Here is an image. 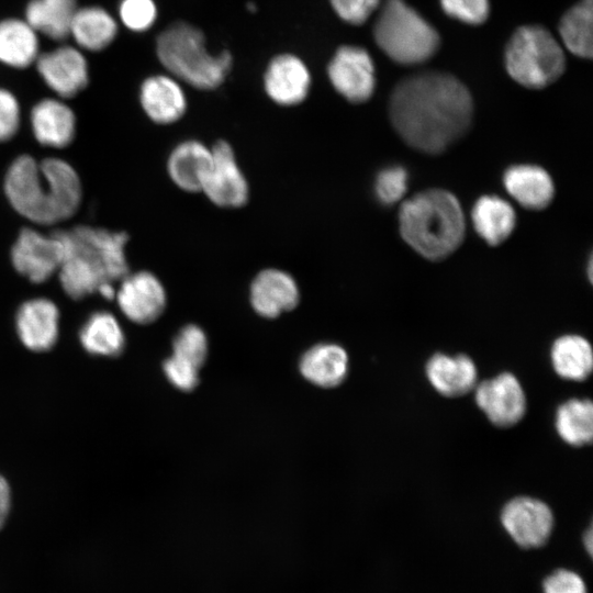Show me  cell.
Instances as JSON below:
<instances>
[{"instance_id": "38", "label": "cell", "mask_w": 593, "mask_h": 593, "mask_svg": "<svg viewBox=\"0 0 593 593\" xmlns=\"http://www.w3.org/2000/svg\"><path fill=\"white\" fill-rule=\"evenodd\" d=\"M20 125V105L12 92L0 88V142L12 138Z\"/></svg>"}, {"instance_id": "14", "label": "cell", "mask_w": 593, "mask_h": 593, "mask_svg": "<svg viewBox=\"0 0 593 593\" xmlns=\"http://www.w3.org/2000/svg\"><path fill=\"white\" fill-rule=\"evenodd\" d=\"M45 83L61 98L82 91L89 80L88 64L81 52L72 46H60L45 52L35 60Z\"/></svg>"}, {"instance_id": "15", "label": "cell", "mask_w": 593, "mask_h": 593, "mask_svg": "<svg viewBox=\"0 0 593 593\" xmlns=\"http://www.w3.org/2000/svg\"><path fill=\"white\" fill-rule=\"evenodd\" d=\"M311 72L296 55L284 53L275 56L264 75V89L277 104L292 107L303 102L311 88Z\"/></svg>"}, {"instance_id": "21", "label": "cell", "mask_w": 593, "mask_h": 593, "mask_svg": "<svg viewBox=\"0 0 593 593\" xmlns=\"http://www.w3.org/2000/svg\"><path fill=\"white\" fill-rule=\"evenodd\" d=\"M31 125L40 144L63 148L75 137L76 116L66 103L56 99H43L32 109Z\"/></svg>"}, {"instance_id": "32", "label": "cell", "mask_w": 593, "mask_h": 593, "mask_svg": "<svg viewBox=\"0 0 593 593\" xmlns=\"http://www.w3.org/2000/svg\"><path fill=\"white\" fill-rule=\"evenodd\" d=\"M172 348V356L200 369L208 355L206 336L199 326L187 325L175 337Z\"/></svg>"}, {"instance_id": "33", "label": "cell", "mask_w": 593, "mask_h": 593, "mask_svg": "<svg viewBox=\"0 0 593 593\" xmlns=\"http://www.w3.org/2000/svg\"><path fill=\"white\" fill-rule=\"evenodd\" d=\"M407 190V172L401 166L382 169L374 181V192L383 204H394L403 199Z\"/></svg>"}, {"instance_id": "27", "label": "cell", "mask_w": 593, "mask_h": 593, "mask_svg": "<svg viewBox=\"0 0 593 593\" xmlns=\"http://www.w3.org/2000/svg\"><path fill=\"white\" fill-rule=\"evenodd\" d=\"M77 9L76 0H30L25 9V21L37 33L63 41L70 35Z\"/></svg>"}, {"instance_id": "8", "label": "cell", "mask_w": 593, "mask_h": 593, "mask_svg": "<svg viewBox=\"0 0 593 593\" xmlns=\"http://www.w3.org/2000/svg\"><path fill=\"white\" fill-rule=\"evenodd\" d=\"M334 89L353 103L369 100L376 88L374 64L370 54L360 46L343 45L327 66Z\"/></svg>"}, {"instance_id": "16", "label": "cell", "mask_w": 593, "mask_h": 593, "mask_svg": "<svg viewBox=\"0 0 593 593\" xmlns=\"http://www.w3.org/2000/svg\"><path fill=\"white\" fill-rule=\"evenodd\" d=\"M58 307L49 299L25 301L15 316L18 336L30 350H49L58 337Z\"/></svg>"}, {"instance_id": "7", "label": "cell", "mask_w": 593, "mask_h": 593, "mask_svg": "<svg viewBox=\"0 0 593 593\" xmlns=\"http://www.w3.org/2000/svg\"><path fill=\"white\" fill-rule=\"evenodd\" d=\"M505 66L513 80L529 89H542L564 71L566 57L553 35L540 25L518 27L505 48Z\"/></svg>"}, {"instance_id": "26", "label": "cell", "mask_w": 593, "mask_h": 593, "mask_svg": "<svg viewBox=\"0 0 593 593\" xmlns=\"http://www.w3.org/2000/svg\"><path fill=\"white\" fill-rule=\"evenodd\" d=\"M116 33V21L100 7L77 9L70 26V35L78 46L91 52L108 47Z\"/></svg>"}, {"instance_id": "34", "label": "cell", "mask_w": 593, "mask_h": 593, "mask_svg": "<svg viewBox=\"0 0 593 593\" xmlns=\"http://www.w3.org/2000/svg\"><path fill=\"white\" fill-rule=\"evenodd\" d=\"M120 19L133 32H144L152 27L157 18L154 0H122Z\"/></svg>"}, {"instance_id": "1", "label": "cell", "mask_w": 593, "mask_h": 593, "mask_svg": "<svg viewBox=\"0 0 593 593\" xmlns=\"http://www.w3.org/2000/svg\"><path fill=\"white\" fill-rule=\"evenodd\" d=\"M389 115L404 143L421 153L438 155L470 128L473 101L468 88L452 75L419 72L395 86Z\"/></svg>"}, {"instance_id": "4", "label": "cell", "mask_w": 593, "mask_h": 593, "mask_svg": "<svg viewBox=\"0 0 593 593\" xmlns=\"http://www.w3.org/2000/svg\"><path fill=\"white\" fill-rule=\"evenodd\" d=\"M404 242L422 257L438 261L462 244L466 219L459 200L445 189H427L405 200L399 213Z\"/></svg>"}, {"instance_id": "19", "label": "cell", "mask_w": 593, "mask_h": 593, "mask_svg": "<svg viewBox=\"0 0 593 593\" xmlns=\"http://www.w3.org/2000/svg\"><path fill=\"white\" fill-rule=\"evenodd\" d=\"M503 184L518 204L533 211L546 209L555 197V184L550 175L536 165L511 166L504 172Z\"/></svg>"}, {"instance_id": "5", "label": "cell", "mask_w": 593, "mask_h": 593, "mask_svg": "<svg viewBox=\"0 0 593 593\" xmlns=\"http://www.w3.org/2000/svg\"><path fill=\"white\" fill-rule=\"evenodd\" d=\"M156 54L170 76L200 90L220 87L233 63L228 51L216 56L210 54L202 31L183 21L175 22L159 33Z\"/></svg>"}, {"instance_id": "9", "label": "cell", "mask_w": 593, "mask_h": 593, "mask_svg": "<svg viewBox=\"0 0 593 593\" xmlns=\"http://www.w3.org/2000/svg\"><path fill=\"white\" fill-rule=\"evenodd\" d=\"M553 514L542 501L518 496L505 504L501 523L513 541L524 549L544 546L553 529Z\"/></svg>"}, {"instance_id": "35", "label": "cell", "mask_w": 593, "mask_h": 593, "mask_svg": "<svg viewBox=\"0 0 593 593\" xmlns=\"http://www.w3.org/2000/svg\"><path fill=\"white\" fill-rule=\"evenodd\" d=\"M440 5L450 18L471 25L483 23L490 12L489 0H440Z\"/></svg>"}, {"instance_id": "17", "label": "cell", "mask_w": 593, "mask_h": 593, "mask_svg": "<svg viewBox=\"0 0 593 593\" xmlns=\"http://www.w3.org/2000/svg\"><path fill=\"white\" fill-rule=\"evenodd\" d=\"M299 300L295 279L277 268L261 270L250 284V303L259 315L267 318L294 309Z\"/></svg>"}, {"instance_id": "11", "label": "cell", "mask_w": 593, "mask_h": 593, "mask_svg": "<svg viewBox=\"0 0 593 593\" xmlns=\"http://www.w3.org/2000/svg\"><path fill=\"white\" fill-rule=\"evenodd\" d=\"M474 399L489 421L499 427L518 423L526 411V396L518 379L503 372L474 387Z\"/></svg>"}, {"instance_id": "2", "label": "cell", "mask_w": 593, "mask_h": 593, "mask_svg": "<svg viewBox=\"0 0 593 593\" xmlns=\"http://www.w3.org/2000/svg\"><path fill=\"white\" fill-rule=\"evenodd\" d=\"M4 192L12 208L38 225H53L71 217L78 210L82 189L74 167L60 158L37 163L21 155L10 165Z\"/></svg>"}, {"instance_id": "40", "label": "cell", "mask_w": 593, "mask_h": 593, "mask_svg": "<svg viewBox=\"0 0 593 593\" xmlns=\"http://www.w3.org/2000/svg\"><path fill=\"white\" fill-rule=\"evenodd\" d=\"M11 507V491L7 480L0 474V529L4 525Z\"/></svg>"}, {"instance_id": "31", "label": "cell", "mask_w": 593, "mask_h": 593, "mask_svg": "<svg viewBox=\"0 0 593 593\" xmlns=\"http://www.w3.org/2000/svg\"><path fill=\"white\" fill-rule=\"evenodd\" d=\"M556 429L562 440L571 446H583L593 437V405L590 400L571 399L556 413Z\"/></svg>"}, {"instance_id": "18", "label": "cell", "mask_w": 593, "mask_h": 593, "mask_svg": "<svg viewBox=\"0 0 593 593\" xmlns=\"http://www.w3.org/2000/svg\"><path fill=\"white\" fill-rule=\"evenodd\" d=\"M139 102L145 114L158 124L177 122L188 104L179 81L169 75L147 77L139 89Z\"/></svg>"}, {"instance_id": "24", "label": "cell", "mask_w": 593, "mask_h": 593, "mask_svg": "<svg viewBox=\"0 0 593 593\" xmlns=\"http://www.w3.org/2000/svg\"><path fill=\"white\" fill-rule=\"evenodd\" d=\"M300 370L310 382L333 388L340 384L347 376L348 356L338 345L320 344L303 355Z\"/></svg>"}, {"instance_id": "25", "label": "cell", "mask_w": 593, "mask_h": 593, "mask_svg": "<svg viewBox=\"0 0 593 593\" xmlns=\"http://www.w3.org/2000/svg\"><path fill=\"white\" fill-rule=\"evenodd\" d=\"M37 32L25 21L5 19L0 22V61L25 68L38 57Z\"/></svg>"}, {"instance_id": "41", "label": "cell", "mask_w": 593, "mask_h": 593, "mask_svg": "<svg viewBox=\"0 0 593 593\" xmlns=\"http://www.w3.org/2000/svg\"><path fill=\"white\" fill-rule=\"evenodd\" d=\"M592 537H593L592 536V529L589 528L588 532L584 534V545H585V548H586L589 555H591V552H592V544H593Z\"/></svg>"}, {"instance_id": "22", "label": "cell", "mask_w": 593, "mask_h": 593, "mask_svg": "<svg viewBox=\"0 0 593 593\" xmlns=\"http://www.w3.org/2000/svg\"><path fill=\"white\" fill-rule=\"evenodd\" d=\"M426 376L433 388L445 396H461L474 389L477 367L466 355L435 354L426 363Z\"/></svg>"}, {"instance_id": "28", "label": "cell", "mask_w": 593, "mask_h": 593, "mask_svg": "<svg viewBox=\"0 0 593 593\" xmlns=\"http://www.w3.org/2000/svg\"><path fill=\"white\" fill-rule=\"evenodd\" d=\"M79 340L85 350L94 356L115 357L125 346V337L115 316L100 311L82 324Z\"/></svg>"}, {"instance_id": "10", "label": "cell", "mask_w": 593, "mask_h": 593, "mask_svg": "<svg viewBox=\"0 0 593 593\" xmlns=\"http://www.w3.org/2000/svg\"><path fill=\"white\" fill-rule=\"evenodd\" d=\"M61 259L63 246L55 232L45 235L24 227L11 249L14 269L35 283H42L57 272Z\"/></svg>"}, {"instance_id": "36", "label": "cell", "mask_w": 593, "mask_h": 593, "mask_svg": "<svg viewBox=\"0 0 593 593\" xmlns=\"http://www.w3.org/2000/svg\"><path fill=\"white\" fill-rule=\"evenodd\" d=\"M542 593H588L583 578L575 571L559 568L550 572L542 581Z\"/></svg>"}, {"instance_id": "3", "label": "cell", "mask_w": 593, "mask_h": 593, "mask_svg": "<svg viewBox=\"0 0 593 593\" xmlns=\"http://www.w3.org/2000/svg\"><path fill=\"white\" fill-rule=\"evenodd\" d=\"M55 234L63 246L59 281L71 299L98 292L101 286L113 284L130 272L125 233L79 225Z\"/></svg>"}, {"instance_id": "23", "label": "cell", "mask_w": 593, "mask_h": 593, "mask_svg": "<svg viewBox=\"0 0 593 593\" xmlns=\"http://www.w3.org/2000/svg\"><path fill=\"white\" fill-rule=\"evenodd\" d=\"M477 234L490 246H499L513 233L516 214L513 206L496 195L480 197L471 212Z\"/></svg>"}, {"instance_id": "29", "label": "cell", "mask_w": 593, "mask_h": 593, "mask_svg": "<svg viewBox=\"0 0 593 593\" xmlns=\"http://www.w3.org/2000/svg\"><path fill=\"white\" fill-rule=\"evenodd\" d=\"M553 370L563 379L582 381L593 368L590 343L582 336L568 334L555 340L550 350Z\"/></svg>"}, {"instance_id": "6", "label": "cell", "mask_w": 593, "mask_h": 593, "mask_svg": "<svg viewBox=\"0 0 593 593\" xmlns=\"http://www.w3.org/2000/svg\"><path fill=\"white\" fill-rule=\"evenodd\" d=\"M379 48L402 65L429 59L439 47V35L418 12L403 0H385L373 27Z\"/></svg>"}, {"instance_id": "30", "label": "cell", "mask_w": 593, "mask_h": 593, "mask_svg": "<svg viewBox=\"0 0 593 593\" xmlns=\"http://www.w3.org/2000/svg\"><path fill=\"white\" fill-rule=\"evenodd\" d=\"M593 0H581L559 22L563 45L572 54L591 58L593 53Z\"/></svg>"}, {"instance_id": "13", "label": "cell", "mask_w": 593, "mask_h": 593, "mask_svg": "<svg viewBox=\"0 0 593 593\" xmlns=\"http://www.w3.org/2000/svg\"><path fill=\"white\" fill-rule=\"evenodd\" d=\"M122 313L137 324L157 320L166 306V291L160 280L149 271L127 273L115 292Z\"/></svg>"}, {"instance_id": "39", "label": "cell", "mask_w": 593, "mask_h": 593, "mask_svg": "<svg viewBox=\"0 0 593 593\" xmlns=\"http://www.w3.org/2000/svg\"><path fill=\"white\" fill-rule=\"evenodd\" d=\"M164 371L168 380L183 391L194 389L199 382V369L175 356L165 361Z\"/></svg>"}, {"instance_id": "20", "label": "cell", "mask_w": 593, "mask_h": 593, "mask_svg": "<svg viewBox=\"0 0 593 593\" xmlns=\"http://www.w3.org/2000/svg\"><path fill=\"white\" fill-rule=\"evenodd\" d=\"M213 154L203 143L188 139L170 153L167 170L170 179L187 192H201L212 166Z\"/></svg>"}, {"instance_id": "12", "label": "cell", "mask_w": 593, "mask_h": 593, "mask_svg": "<svg viewBox=\"0 0 593 593\" xmlns=\"http://www.w3.org/2000/svg\"><path fill=\"white\" fill-rule=\"evenodd\" d=\"M213 160L201 192L217 206L239 208L249 195L247 180L240 170L234 150L225 141L212 147Z\"/></svg>"}, {"instance_id": "37", "label": "cell", "mask_w": 593, "mask_h": 593, "mask_svg": "<svg viewBox=\"0 0 593 593\" xmlns=\"http://www.w3.org/2000/svg\"><path fill=\"white\" fill-rule=\"evenodd\" d=\"M380 0H329L335 13L346 23L360 25L378 8Z\"/></svg>"}]
</instances>
